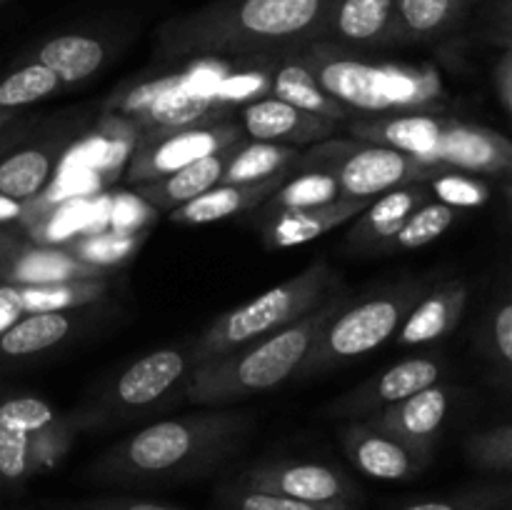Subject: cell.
I'll return each instance as SVG.
<instances>
[{
  "label": "cell",
  "mask_w": 512,
  "mask_h": 510,
  "mask_svg": "<svg viewBox=\"0 0 512 510\" xmlns=\"http://www.w3.org/2000/svg\"><path fill=\"white\" fill-rule=\"evenodd\" d=\"M430 188L438 195L440 203L450 205L455 210L478 208V205L488 203L490 198V190L483 180L450 168H438V173L430 178Z\"/></svg>",
  "instance_id": "41"
},
{
  "label": "cell",
  "mask_w": 512,
  "mask_h": 510,
  "mask_svg": "<svg viewBox=\"0 0 512 510\" xmlns=\"http://www.w3.org/2000/svg\"><path fill=\"white\" fill-rule=\"evenodd\" d=\"M480 350L500 375L512 380V288L500 295L485 315Z\"/></svg>",
  "instance_id": "39"
},
{
  "label": "cell",
  "mask_w": 512,
  "mask_h": 510,
  "mask_svg": "<svg viewBox=\"0 0 512 510\" xmlns=\"http://www.w3.org/2000/svg\"><path fill=\"white\" fill-rule=\"evenodd\" d=\"M435 160L440 168L468 175L512 173V140L498 130L448 118Z\"/></svg>",
  "instance_id": "18"
},
{
  "label": "cell",
  "mask_w": 512,
  "mask_h": 510,
  "mask_svg": "<svg viewBox=\"0 0 512 510\" xmlns=\"http://www.w3.org/2000/svg\"><path fill=\"white\" fill-rule=\"evenodd\" d=\"M63 153L65 138H48L5 153L0 158V193L23 203L38 198L63 160Z\"/></svg>",
  "instance_id": "24"
},
{
  "label": "cell",
  "mask_w": 512,
  "mask_h": 510,
  "mask_svg": "<svg viewBox=\"0 0 512 510\" xmlns=\"http://www.w3.org/2000/svg\"><path fill=\"white\" fill-rule=\"evenodd\" d=\"M23 120H25V115L20 113V110H0V133L15 128V125H20Z\"/></svg>",
  "instance_id": "51"
},
{
  "label": "cell",
  "mask_w": 512,
  "mask_h": 510,
  "mask_svg": "<svg viewBox=\"0 0 512 510\" xmlns=\"http://www.w3.org/2000/svg\"><path fill=\"white\" fill-rule=\"evenodd\" d=\"M480 28L493 43H512V0H480Z\"/></svg>",
  "instance_id": "43"
},
{
  "label": "cell",
  "mask_w": 512,
  "mask_h": 510,
  "mask_svg": "<svg viewBox=\"0 0 512 510\" xmlns=\"http://www.w3.org/2000/svg\"><path fill=\"white\" fill-rule=\"evenodd\" d=\"M63 90V80L53 70L30 60V63L20 65V68L10 70L5 78H0V110H23L28 105L40 103V100L53 98Z\"/></svg>",
  "instance_id": "34"
},
{
  "label": "cell",
  "mask_w": 512,
  "mask_h": 510,
  "mask_svg": "<svg viewBox=\"0 0 512 510\" xmlns=\"http://www.w3.org/2000/svg\"><path fill=\"white\" fill-rule=\"evenodd\" d=\"M512 508V483L478 485V488L458 490L453 495L428 500H413L395 510H510Z\"/></svg>",
  "instance_id": "40"
},
{
  "label": "cell",
  "mask_w": 512,
  "mask_h": 510,
  "mask_svg": "<svg viewBox=\"0 0 512 510\" xmlns=\"http://www.w3.org/2000/svg\"><path fill=\"white\" fill-rule=\"evenodd\" d=\"M3 3H8V0H0V5H3Z\"/></svg>",
  "instance_id": "53"
},
{
  "label": "cell",
  "mask_w": 512,
  "mask_h": 510,
  "mask_svg": "<svg viewBox=\"0 0 512 510\" xmlns=\"http://www.w3.org/2000/svg\"><path fill=\"white\" fill-rule=\"evenodd\" d=\"M240 118H243V130L248 138L260 140V143L295 145V148L303 143H323L333 138L338 130V123L333 120L295 108L273 95L250 100Z\"/></svg>",
  "instance_id": "19"
},
{
  "label": "cell",
  "mask_w": 512,
  "mask_h": 510,
  "mask_svg": "<svg viewBox=\"0 0 512 510\" xmlns=\"http://www.w3.org/2000/svg\"><path fill=\"white\" fill-rule=\"evenodd\" d=\"M238 145H230V148L218 150V153L205 155V158L195 160V163L185 165V168L175 170V173L165 175V178L153 180V183L135 185V195L145 200L150 208L168 210L170 213V210L180 208V205L190 203L198 195L208 193L210 188L220 185L225 168H228Z\"/></svg>",
  "instance_id": "22"
},
{
  "label": "cell",
  "mask_w": 512,
  "mask_h": 510,
  "mask_svg": "<svg viewBox=\"0 0 512 510\" xmlns=\"http://www.w3.org/2000/svg\"><path fill=\"white\" fill-rule=\"evenodd\" d=\"M423 295V285L405 280L390 288L375 290L363 298H345L325 323L313 350L300 365V378H315L328 370L363 358L398 333L408 310Z\"/></svg>",
  "instance_id": "6"
},
{
  "label": "cell",
  "mask_w": 512,
  "mask_h": 510,
  "mask_svg": "<svg viewBox=\"0 0 512 510\" xmlns=\"http://www.w3.org/2000/svg\"><path fill=\"white\" fill-rule=\"evenodd\" d=\"M145 233L143 230H100V233H88V235H80V238L68 240L65 250L75 255L78 260L83 263L93 265V268L100 270H108L113 265L123 263V260L133 258L138 253V248L143 245Z\"/></svg>",
  "instance_id": "35"
},
{
  "label": "cell",
  "mask_w": 512,
  "mask_h": 510,
  "mask_svg": "<svg viewBox=\"0 0 512 510\" xmlns=\"http://www.w3.org/2000/svg\"><path fill=\"white\" fill-rule=\"evenodd\" d=\"M298 158L300 153L295 145L260 143V140L248 143L245 140L235 148L220 185H248L275 178V175H285L290 173V168H295Z\"/></svg>",
  "instance_id": "31"
},
{
  "label": "cell",
  "mask_w": 512,
  "mask_h": 510,
  "mask_svg": "<svg viewBox=\"0 0 512 510\" xmlns=\"http://www.w3.org/2000/svg\"><path fill=\"white\" fill-rule=\"evenodd\" d=\"M108 293V278L63 280V283L15 285V295L23 315L28 313H65L83 305L98 303Z\"/></svg>",
  "instance_id": "32"
},
{
  "label": "cell",
  "mask_w": 512,
  "mask_h": 510,
  "mask_svg": "<svg viewBox=\"0 0 512 510\" xmlns=\"http://www.w3.org/2000/svg\"><path fill=\"white\" fill-rule=\"evenodd\" d=\"M345 198L340 190L338 178L328 170H298L293 180L280 185L263 205L265 215L278 213V210H298V208H315V205L333 203V200Z\"/></svg>",
  "instance_id": "33"
},
{
  "label": "cell",
  "mask_w": 512,
  "mask_h": 510,
  "mask_svg": "<svg viewBox=\"0 0 512 510\" xmlns=\"http://www.w3.org/2000/svg\"><path fill=\"white\" fill-rule=\"evenodd\" d=\"M23 318V310H20L18 295H15V285L13 283H3L0 285V335L15 325L18 320Z\"/></svg>",
  "instance_id": "46"
},
{
  "label": "cell",
  "mask_w": 512,
  "mask_h": 510,
  "mask_svg": "<svg viewBox=\"0 0 512 510\" xmlns=\"http://www.w3.org/2000/svg\"><path fill=\"white\" fill-rule=\"evenodd\" d=\"M345 298L348 293L340 288L313 313L303 315L295 323L195 365L185 380V400L203 408H223L268 393L285 380L295 378L318 335L323 333L325 323L333 318Z\"/></svg>",
  "instance_id": "3"
},
{
  "label": "cell",
  "mask_w": 512,
  "mask_h": 510,
  "mask_svg": "<svg viewBox=\"0 0 512 510\" xmlns=\"http://www.w3.org/2000/svg\"><path fill=\"white\" fill-rule=\"evenodd\" d=\"M108 58L110 50L105 40L90 33H60L45 40L33 55L35 63L45 65L63 80L65 88L93 78Z\"/></svg>",
  "instance_id": "28"
},
{
  "label": "cell",
  "mask_w": 512,
  "mask_h": 510,
  "mask_svg": "<svg viewBox=\"0 0 512 510\" xmlns=\"http://www.w3.org/2000/svg\"><path fill=\"white\" fill-rule=\"evenodd\" d=\"M248 488L285 495L310 505H358V483L343 468L320 460H260L235 475Z\"/></svg>",
  "instance_id": "11"
},
{
  "label": "cell",
  "mask_w": 512,
  "mask_h": 510,
  "mask_svg": "<svg viewBox=\"0 0 512 510\" xmlns=\"http://www.w3.org/2000/svg\"><path fill=\"white\" fill-rule=\"evenodd\" d=\"M285 178H288V173L248 185H215L208 193L170 210V220L180 225H205L245 213V210H255L285 183Z\"/></svg>",
  "instance_id": "25"
},
{
  "label": "cell",
  "mask_w": 512,
  "mask_h": 510,
  "mask_svg": "<svg viewBox=\"0 0 512 510\" xmlns=\"http://www.w3.org/2000/svg\"><path fill=\"white\" fill-rule=\"evenodd\" d=\"M495 85H498L500 100H503L512 118V43L505 45L503 58H500L498 68H495Z\"/></svg>",
  "instance_id": "47"
},
{
  "label": "cell",
  "mask_w": 512,
  "mask_h": 510,
  "mask_svg": "<svg viewBox=\"0 0 512 510\" xmlns=\"http://www.w3.org/2000/svg\"><path fill=\"white\" fill-rule=\"evenodd\" d=\"M253 428V415L228 408L158 420L100 453L88 480L108 488H160L203 478L233 458Z\"/></svg>",
  "instance_id": "1"
},
{
  "label": "cell",
  "mask_w": 512,
  "mask_h": 510,
  "mask_svg": "<svg viewBox=\"0 0 512 510\" xmlns=\"http://www.w3.org/2000/svg\"><path fill=\"white\" fill-rule=\"evenodd\" d=\"M23 240L18 238V233L10 228H5V225H0V280H3L5 270L10 268V263H13V258L18 255V250L23 248Z\"/></svg>",
  "instance_id": "48"
},
{
  "label": "cell",
  "mask_w": 512,
  "mask_h": 510,
  "mask_svg": "<svg viewBox=\"0 0 512 510\" xmlns=\"http://www.w3.org/2000/svg\"><path fill=\"white\" fill-rule=\"evenodd\" d=\"M28 215H30V203L8 198V195L0 193V225L25 223V220H28Z\"/></svg>",
  "instance_id": "49"
},
{
  "label": "cell",
  "mask_w": 512,
  "mask_h": 510,
  "mask_svg": "<svg viewBox=\"0 0 512 510\" xmlns=\"http://www.w3.org/2000/svg\"><path fill=\"white\" fill-rule=\"evenodd\" d=\"M320 40L355 53L395 48V0H330Z\"/></svg>",
  "instance_id": "15"
},
{
  "label": "cell",
  "mask_w": 512,
  "mask_h": 510,
  "mask_svg": "<svg viewBox=\"0 0 512 510\" xmlns=\"http://www.w3.org/2000/svg\"><path fill=\"white\" fill-rule=\"evenodd\" d=\"M330 0H213L158 30L163 58H278L320 40Z\"/></svg>",
  "instance_id": "2"
},
{
  "label": "cell",
  "mask_w": 512,
  "mask_h": 510,
  "mask_svg": "<svg viewBox=\"0 0 512 510\" xmlns=\"http://www.w3.org/2000/svg\"><path fill=\"white\" fill-rule=\"evenodd\" d=\"M193 370L190 345L158 348L143 358L133 360L103 395L105 410L115 413H143L160 400L168 398L175 388L183 390Z\"/></svg>",
  "instance_id": "12"
},
{
  "label": "cell",
  "mask_w": 512,
  "mask_h": 510,
  "mask_svg": "<svg viewBox=\"0 0 512 510\" xmlns=\"http://www.w3.org/2000/svg\"><path fill=\"white\" fill-rule=\"evenodd\" d=\"M423 203H428V188L420 183L388 190L360 213L348 233V245L360 253H380Z\"/></svg>",
  "instance_id": "21"
},
{
  "label": "cell",
  "mask_w": 512,
  "mask_h": 510,
  "mask_svg": "<svg viewBox=\"0 0 512 510\" xmlns=\"http://www.w3.org/2000/svg\"><path fill=\"white\" fill-rule=\"evenodd\" d=\"M450 403H453V390L435 383L365 420L413 448L435 453V440L440 438V430L448 420Z\"/></svg>",
  "instance_id": "17"
},
{
  "label": "cell",
  "mask_w": 512,
  "mask_h": 510,
  "mask_svg": "<svg viewBox=\"0 0 512 510\" xmlns=\"http://www.w3.org/2000/svg\"><path fill=\"white\" fill-rule=\"evenodd\" d=\"M213 510H360L358 505H310L285 495L248 488L238 480H225L213 498Z\"/></svg>",
  "instance_id": "37"
},
{
  "label": "cell",
  "mask_w": 512,
  "mask_h": 510,
  "mask_svg": "<svg viewBox=\"0 0 512 510\" xmlns=\"http://www.w3.org/2000/svg\"><path fill=\"white\" fill-rule=\"evenodd\" d=\"M295 170H328L338 178L345 198L358 200H375L388 190L423 183L438 173V168L413 155L355 138L323 140L300 155Z\"/></svg>",
  "instance_id": "9"
},
{
  "label": "cell",
  "mask_w": 512,
  "mask_h": 510,
  "mask_svg": "<svg viewBox=\"0 0 512 510\" xmlns=\"http://www.w3.org/2000/svg\"><path fill=\"white\" fill-rule=\"evenodd\" d=\"M68 510H85V508H83V505H80V503H75V505H70Z\"/></svg>",
  "instance_id": "52"
},
{
  "label": "cell",
  "mask_w": 512,
  "mask_h": 510,
  "mask_svg": "<svg viewBox=\"0 0 512 510\" xmlns=\"http://www.w3.org/2000/svg\"><path fill=\"white\" fill-rule=\"evenodd\" d=\"M245 138H248L245 130L230 120L178 130H153L140 138L138 150L130 158L125 180L133 185L153 183V180L165 178L205 155L243 143Z\"/></svg>",
  "instance_id": "10"
},
{
  "label": "cell",
  "mask_w": 512,
  "mask_h": 510,
  "mask_svg": "<svg viewBox=\"0 0 512 510\" xmlns=\"http://www.w3.org/2000/svg\"><path fill=\"white\" fill-rule=\"evenodd\" d=\"M80 420L65 418L35 395L0 403V488L15 490L58 468L75 443Z\"/></svg>",
  "instance_id": "7"
},
{
  "label": "cell",
  "mask_w": 512,
  "mask_h": 510,
  "mask_svg": "<svg viewBox=\"0 0 512 510\" xmlns=\"http://www.w3.org/2000/svg\"><path fill=\"white\" fill-rule=\"evenodd\" d=\"M465 455L473 465L483 470H500L510 473L512 470V425H500V428L475 433L465 443Z\"/></svg>",
  "instance_id": "42"
},
{
  "label": "cell",
  "mask_w": 512,
  "mask_h": 510,
  "mask_svg": "<svg viewBox=\"0 0 512 510\" xmlns=\"http://www.w3.org/2000/svg\"><path fill=\"white\" fill-rule=\"evenodd\" d=\"M340 445L358 473L370 480H383V483H403V480L418 478L433 460V453H425L393 438L385 430L370 425L368 420H350L340 430Z\"/></svg>",
  "instance_id": "13"
},
{
  "label": "cell",
  "mask_w": 512,
  "mask_h": 510,
  "mask_svg": "<svg viewBox=\"0 0 512 510\" xmlns=\"http://www.w3.org/2000/svg\"><path fill=\"white\" fill-rule=\"evenodd\" d=\"M295 55L320 88L353 115L435 113L445 103L438 73L430 68L375 63L325 40L303 45Z\"/></svg>",
  "instance_id": "4"
},
{
  "label": "cell",
  "mask_w": 512,
  "mask_h": 510,
  "mask_svg": "<svg viewBox=\"0 0 512 510\" xmlns=\"http://www.w3.org/2000/svg\"><path fill=\"white\" fill-rule=\"evenodd\" d=\"M78 328L75 310L65 313H28L0 335V358H30L58 348Z\"/></svg>",
  "instance_id": "30"
},
{
  "label": "cell",
  "mask_w": 512,
  "mask_h": 510,
  "mask_svg": "<svg viewBox=\"0 0 512 510\" xmlns=\"http://www.w3.org/2000/svg\"><path fill=\"white\" fill-rule=\"evenodd\" d=\"M270 95L285 100V103L295 105L300 110L320 115V118L333 120L338 125L353 120V113L348 108H343L338 100H333L320 88L318 80L298 60L295 50L273 58V68H270Z\"/></svg>",
  "instance_id": "26"
},
{
  "label": "cell",
  "mask_w": 512,
  "mask_h": 510,
  "mask_svg": "<svg viewBox=\"0 0 512 510\" xmlns=\"http://www.w3.org/2000/svg\"><path fill=\"white\" fill-rule=\"evenodd\" d=\"M340 288H343V275L328 260H315L285 283L275 285V288L260 293L258 298L215 318L190 343L193 368L295 323L303 315L313 313Z\"/></svg>",
  "instance_id": "5"
},
{
  "label": "cell",
  "mask_w": 512,
  "mask_h": 510,
  "mask_svg": "<svg viewBox=\"0 0 512 510\" xmlns=\"http://www.w3.org/2000/svg\"><path fill=\"white\" fill-rule=\"evenodd\" d=\"M468 303V288L460 280L438 285L418 298L398 328V345H425L440 340L458 325Z\"/></svg>",
  "instance_id": "23"
},
{
  "label": "cell",
  "mask_w": 512,
  "mask_h": 510,
  "mask_svg": "<svg viewBox=\"0 0 512 510\" xmlns=\"http://www.w3.org/2000/svg\"><path fill=\"white\" fill-rule=\"evenodd\" d=\"M105 275H108V270L83 263L65 248L23 245L13 258V263H10V268L5 270L3 280L13 285H43L63 283V280H93L105 278Z\"/></svg>",
  "instance_id": "29"
},
{
  "label": "cell",
  "mask_w": 512,
  "mask_h": 510,
  "mask_svg": "<svg viewBox=\"0 0 512 510\" xmlns=\"http://www.w3.org/2000/svg\"><path fill=\"white\" fill-rule=\"evenodd\" d=\"M448 118L435 113H390V115H360L348 120V133L355 140L385 145L413 155L425 165H438V145Z\"/></svg>",
  "instance_id": "16"
},
{
  "label": "cell",
  "mask_w": 512,
  "mask_h": 510,
  "mask_svg": "<svg viewBox=\"0 0 512 510\" xmlns=\"http://www.w3.org/2000/svg\"><path fill=\"white\" fill-rule=\"evenodd\" d=\"M85 510H185L178 505L158 503V500H140L130 495H105V498L83 500Z\"/></svg>",
  "instance_id": "45"
},
{
  "label": "cell",
  "mask_w": 512,
  "mask_h": 510,
  "mask_svg": "<svg viewBox=\"0 0 512 510\" xmlns=\"http://www.w3.org/2000/svg\"><path fill=\"white\" fill-rule=\"evenodd\" d=\"M480 0H395L398 45L433 43L453 33Z\"/></svg>",
  "instance_id": "27"
},
{
  "label": "cell",
  "mask_w": 512,
  "mask_h": 510,
  "mask_svg": "<svg viewBox=\"0 0 512 510\" xmlns=\"http://www.w3.org/2000/svg\"><path fill=\"white\" fill-rule=\"evenodd\" d=\"M373 200L340 198L333 203L315 205V208L278 210L270 213L263 223V243L273 250L295 248V245L310 243L320 235L330 233L338 225L348 223L355 215L363 213Z\"/></svg>",
  "instance_id": "20"
},
{
  "label": "cell",
  "mask_w": 512,
  "mask_h": 510,
  "mask_svg": "<svg viewBox=\"0 0 512 510\" xmlns=\"http://www.w3.org/2000/svg\"><path fill=\"white\" fill-rule=\"evenodd\" d=\"M148 220H153V215H150V205L145 203V200L128 193L113 195V205H110V228L135 233V230H140V225H145Z\"/></svg>",
  "instance_id": "44"
},
{
  "label": "cell",
  "mask_w": 512,
  "mask_h": 510,
  "mask_svg": "<svg viewBox=\"0 0 512 510\" xmlns=\"http://www.w3.org/2000/svg\"><path fill=\"white\" fill-rule=\"evenodd\" d=\"M220 80L223 78L205 68L145 80L115 95L110 105L125 118L143 125L145 133L223 123L233 110L220 100Z\"/></svg>",
  "instance_id": "8"
},
{
  "label": "cell",
  "mask_w": 512,
  "mask_h": 510,
  "mask_svg": "<svg viewBox=\"0 0 512 510\" xmlns=\"http://www.w3.org/2000/svg\"><path fill=\"white\" fill-rule=\"evenodd\" d=\"M20 140H23V128H20V125H15V128L0 133V158H3L5 153H10V150H13Z\"/></svg>",
  "instance_id": "50"
},
{
  "label": "cell",
  "mask_w": 512,
  "mask_h": 510,
  "mask_svg": "<svg viewBox=\"0 0 512 510\" xmlns=\"http://www.w3.org/2000/svg\"><path fill=\"white\" fill-rule=\"evenodd\" d=\"M93 218V200L90 198H65L50 208L40 210L28 220L25 230L38 243H58L75 233H85Z\"/></svg>",
  "instance_id": "36"
},
{
  "label": "cell",
  "mask_w": 512,
  "mask_h": 510,
  "mask_svg": "<svg viewBox=\"0 0 512 510\" xmlns=\"http://www.w3.org/2000/svg\"><path fill=\"white\" fill-rule=\"evenodd\" d=\"M440 378H443V365H440V360L428 358V355L405 358L400 363L385 368L375 378L365 380L363 385L345 393L343 398L335 400L328 408V413L333 418L365 420L370 415L380 413L383 408H388V405L400 403V400L420 393L423 388L440 383Z\"/></svg>",
  "instance_id": "14"
},
{
  "label": "cell",
  "mask_w": 512,
  "mask_h": 510,
  "mask_svg": "<svg viewBox=\"0 0 512 510\" xmlns=\"http://www.w3.org/2000/svg\"><path fill=\"white\" fill-rule=\"evenodd\" d=\"M455 208L445 203H423L408 220L403 228L395 233V238L385 245L380 253H395V250H415L423 245L438 240L450 225L455 223Z\"/></svg>",
  "instance_id": "38"
}]
</instances>
